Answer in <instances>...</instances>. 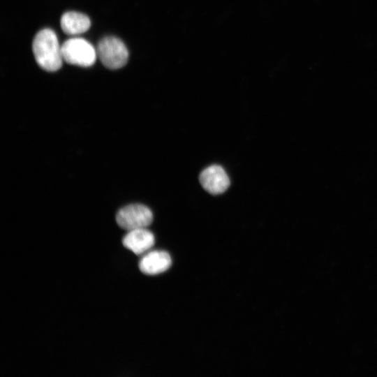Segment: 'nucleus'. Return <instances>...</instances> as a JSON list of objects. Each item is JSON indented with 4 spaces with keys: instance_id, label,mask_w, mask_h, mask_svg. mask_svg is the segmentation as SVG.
Instances as JSON below:
<instances>
[{
    "instance_id": "obj_1",
    "label": "nucleus",
    "mask_w": 377,
    "mask_h": 377,
    "mask_svg": "<svg viewBox=\"0 0 377 377\" xmlns=\"http://www.w3.org/2000/svg\"><path fill=\"white\" fill-rule=\"evenodd\" d=\"M32 50L35 59L43 70L53 72L62 66L61 46L55 33L50 29H44L35 36Z\"/></svg>"
},
{
    "instance_id": "obj_2",
    "label": "nucleus",
    "mask_w": 377,
    "mask_h": 377,
    "mask_svg": "<svg viewBox=\"0 0 377 377\" xmlns=\"http://www.w3.org/2000/svg\"><path fill=\"white\" fill-rule=\"evenodd\" d=\"M61 54L63 59L70 64L89 67L94 64L97 52L86 40L73 38L62 44Z\"/></svg>"
},
{
    "instance_id": "obj_3",
    "label": "nucleus",
    "mask_w": 377,
    "mask_h": 377,
    "mask_svg": "<svg viewBox=\"0 0 377 377\" xmlns=\"http://www.w3.org/2000/svg\"><path fill=\"white\" fill-rule=\"evenodd\" d=\"M96 52L102 64L110 69L123 67L128 59V52L124 43L113 36L102 38L98 43Z\"/></svg>"
},
{
    "instance_id": "obj_4",
    "label": "nucleus",
    "mask_w": 377,
    "mask_h": 377,
    "mask_svg": "<svg viewBox=\"0 0 377 377\" xmlns=\"http://www.w3.org/2000/svg\"><path fill=\"white\" fill-rule=\"evenodd\" d=\"M152 221V212L142 204L128 205L121 208L116 215L117 223L120 228L128 231L147 228Z\"/></svg>"
},
{
    "instance_id": "obj_5",
    "label": "nucleus",
    "mask_w": 377,
    "mask_h": 377,
    "mask_svg": "<svg viewBox=\"0 0 377 377\" xmlns=\"http://www.w3.org/2000/svg\"><path fill=\"white\" fill-rule=\"evenodd\" d=\"M203 188L212 195L224 193L230 186L229 177L219 165H212L205 168L199 176Z\"/></svg>"
},
{
    "instance_id": "obj_6",
    "label": "nucleus",
    "mask_w": 377,
    "mask_h": 377,
    "mask_svg": "<svg viewBox=\"0 0 377 377\" xmlns=\"http://www.w3.org/2000/svg\"><path fill=\"white\" fill-rule=\"evenodd\" d=\"M154 234L146 228L129 230L122 239L123 245L136 255H141L154 244Z\"/></svg>"
},
{
    "instance_id": "obj_7",
    "label": "nucleus",
    "mask_w": 377,
    "mask_h": 377,
    "mask_svg": "<svg viewBox=\"0 0 377 377\" xmlns=\"http://www.w3.org/2000/svg\"><path fill=\"white\" fill-rule=\"evenodd\" d=\"M172 265L169 253L165 251H152L140 260V271L147 275H156L168 270Z\"/></svg>"
},
{
    "instance_id": "obj_8",
    "label": "nucleus",
    "mask_w": 377,
    "mask_h": 377,
    "mask_svg": "<svg viewBox=\"0 0 377 377\" xmlns=\"http://www.w3.org/2000/svg\"><path fill=\"white\" fill-rule=\"evenodd\" d=\"M91 25L89 18L84 14L70 11L61 18V28L68 35H77L87 31Z\"/></svg>"
}]
</instances>
